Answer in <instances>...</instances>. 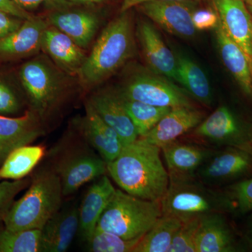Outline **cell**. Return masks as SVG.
I'll return each mask as SVG.
<instances>
[{"label":"cell","mask_w":252,"mask_h":252,"mask_svg":"<svg viewBox=\"0 0 252 252\" xmlns=\"http://www.w3.org/2000/svg\"><path fill=\"white\" fill-rule=\"evenodd\" d=\"M161 149L143 139L123 147L107 170L121 189L133 196L158 201L170 185L169 172L162 164Z\"/></svg>","instance_id":"obj_1"},{"label":"cell","mask_w":252,"mask_h":252,"mask_svg":"<svg viewBox=\"0 0 252 252\" xmlns=\"http://www.w3.org/2000/svg\"><path fill=\"white\" fill-rule=\"evenodd\" d=\"M135 41L132 21L127 11L113 20L102 32L78 73L87 88L98 85L133 56Z\"/></svg>","instance_id":"obj_2"},{"label":"cell","mask_w":252,"mask_h":252,"mask_svg":"<svg viewBox=\"0 0 252 252\" xmlns=\"http://www.w3.org/2000/svg\"><path fill=\"white\" fill-rule=\"evenodd\" d=\"M62 185L56 171L38 172L27 191L15 201L3 218L4 227L12 231L42 229L62 208Z\"/></svg>","instance_id":"obj_3"},{"label":"cell","mask_w":252,"mask_h":252,"mask_svg":"<svg viewBox=\"0 0 252 252\" xmlns=\"http://www.w3.org/2000/svg\"><path fill=\"white\" fill-rule=\"evenodd\" d=\"M162 215L159 200H144L117 189L96 228L125 240H140Z\"/></svg>","instance_id":"obj_4"},{"label":"cell","mask_w":252,"mask_h":252,"mask_svg":"<svg viewBox=\"0 0 252 252\" xmlns=\"http://www.w3.org/2000/svg\"><path fill=\"white\" fill-rule=\"evenodd\" d=\"M163 215L182 222L233 209L227 195L214 193L191 177H170L166 193L160 200Z\"/></svg>","instance_id":"obj_5"},{"label":"cell","mask_w":252,"mask_h":252,"mask_svg":"<svg viewBox=\"0 0 252 252\" xmlns=\"http://www.w3.org/2000/svg\"><path fill=\"white\" fill-rule=\"evenodd\" d=\"M65 73L44 56H36L21 66L20 79L32 107L41 119L57 106L66 88Z\"/></svg>","instance_id":"obj_6"},{"label":"cell","mask_w":252,"mask_h":252,"mask_svg":"<svg viewBox=\"0 0 252 252\" xmlns=\"http://www.w3.org/2000/svg\"><path fill=\"white\" fill-rule=\"evenodd\" d=\"M117 91L124 98L157 107H193L188 96L180 88L147 73L131 76Z\"/></svg>","instance_id":"obj_7"},{"label":"cell","mask_w":252,"mask_h":252,"mask_svg":"<svg viewBox=\"0 0 252 252\" xmlns=\"http://www.w3.org/2000/svg\"><path fill=\"white\" fill-rule=\"evenodd\" d=\"M201 138L252 154V129L240 122L226 106H220L196 127Z\"/></svg>","instance_id":"obj_8"},{"label":"cell","mask_w":252,"mask_h":252,"mask_svg":"<svg viewBox=\"0 0 252 252\" xmlns=\"http://www.w3.org/2000/svg\"><path fill=\"white\" fill-rule=\"evenodd\" d=\"M195 0L146 1L138 5L146 16L164 31L182 38L190 39L196 34L192 15L197 8Z\"/></svg>","instance_id":"obj_9"},{"label":"cell","mask_w":252,"mask_h":252,"mask_svg":"<svg viewBox=\"0 0 252 252\" xmlns=\"http://www.w3.org/2000/svg\"><path fill=\"white\" fill-rule=\"evenodd\" d=\"M61 179L64 196L72 195L83 185L104 175L107 162L99 156L80 152L61 160L56 170Z\"/></svg>","instance_id":"obj_10"},{"label":"cell","mask_w":252,"mask_h":252,"mask_svg":"<svg viewBox=\"0 0 252 252\" xmlns=\"http://www.w3.org/2000/svg\"><path fill=\"white\" fill-rule=\"evenodd\" d=\"M48 20L32 16L16 31L0 39V61H14L31 57L41 50Z\"/></svg>","instance_id":"obj_11"},{"label":"cell","mask_w":252,"mask_h":252,"mask_svg":"<svg viewBox=\"0 0 252 252\" xmlns=\"http://www.w3.org/2000/svg\"><path fill=\"white\" fill-rule=\"evenodd\" d=\"M230 39L246 56L252 67V16L243 0H210Z\"/></svg>","instance_id":"obj_12"},{"label":"cell","mask_w":252,"mask_h":252,"mask_svg":"<svg viewBox=\"0 0 252 252\" xmlns=\"http://www.w3.org/2000/svg\"><path fill=\"white\" fill-rule=\"evenodd\" d=\"M89 102L101 119L117 132L124 147L139 138L117 91H98L91 95Z\"/></svg>","instance_id":"obj_13"},{"label":"cell","mask_w":252,"mask_h":252,"mask_svg":"<svg viewBox=\"0 0 252 252\" xmlns=\"http://www.w3.org/2000/svg\"><path fill=\"white\" fill-rule=\"evenodd\" d=\"M44 132L41 119L32 110L18 117L0 115V165L12 151L32 143Z\"/></svg>","instance_id":"obj_14"},{"label":"cell","mask_w":252,"mask_h":252,"mask_svg":"<svg viewBox=\"0 0 252 252\" xmlns=\"http://www.w3.org/2000/svg\"><path fill=\"white\" fill-rule=\"evenodd\" d=\"M136 34L146 62L156 74L177 81L176 55L162 40L160 34L148 21L137 23Z\"/></svg>","instance_id":"obj_15"},{"label":"cell","mask_w":252,"mask_h":252,"mask_svg":"<svg viewBox=\"0 0 252 252\" xmlns=\"http://www.w3.org/2000/svg\"><path fill=\"white\" fill-rule=\"evenodd\" d=\"M203 114L193 107L172 109L147 135L141 138L161 149L196 127L203 122Z\"/></svg>","instance_id":"obj_16"},{"label":"cell","mask_w":252,"mask_h":252,"mask_svg":"<svg viewBox=\"0 0 252 252\" xmlns=\"http://www.w3.org/2000/svg\"><path fill=\"white\" fill-rule=\"evenodd\" d=\"M116 190L110 179L104 175L88 189L79 207V231L84 241H89L94 234L99 218Z\"/></svg>","instance_id":"obj_17"},{"label":"cell","mask_w":252,"mask_h":252,"mask_svg":"<svg viewBox=\"0 0 252 252\" xmlns=\"http://www.w3.org/2000/svg\"><path fill=\"white\" fill-rule=\"evenodd\" d=\"M200 171L203 180L212 183L235 180L252 172V154L228 147L205 162Z\"/></svg>","instance_id":"obj_18"},{"label":"cell","mask_w":252,"mask_h":252,"mask_svg":"<svg viewBox=\"0 0 252 252\" xmlns=\"http://www.w3.org/2000/svg\"><path fill=\"white\" fill-rule=\"evenodd\" d=\"M41 50L66 74H78L87 58L84 49L51 26L44 32Z\"/></svg>","instance_id":"obj_19"},{"label":"cell","mask_w":252,"mask_h":252,"mask_svg":"<svg viewBox=\"0 0 252 252\" xmlns=\"http://www.w3.org/2000/svg\"><path fill=\"white\" fill-rule=\"evenodd\" d=\"M47 20L50 26L67 34L84 49L90 45L99 27L97 15L86 10H56Z\"/></svg>","instance_id":"obj_20"},{"label":"cell","mask_w":252,"mask_h":252,"mask_svg":"<svg viewBox=\"0 0 252 252\" xmlns=\"http://www.w3.org/2000/svg\"><path fill=\"white\" fill-rule=\"evenodd\" d=\"M85 116L81 123V130L84 138L97 151L99 157L108 163L122 152L120 137L110 126L107 125L88 101Z\"/></svg>","instance_id":"obj_21"},{"label":"cell","mask_w":252,"mask_h":252,"mask_svg":"<svg viewBox=\"0 0 252 252\" xmlns=\"http://www.w3.org/2000/svg\"><path fill=\"white\" fill-rule=\"evenodd\" d=\"M79 229V207L61 208L41 229L43 252L67 251Z\"/></svg>","instance_id":"obj_22"},{"label":"cell","mask_w":252,"mask_h":252,"mask_svg":"<svg viewBox=\"0 0 252 252\" xmlns=\"http://www.w3.org/2000/svg\"><path fill=\"white\" fill-rule=\"evenodd\" d=\"M238 245L233 231L220 213H212L200 217L195 252H233Z\"/></svg>","instance_id":"obj_23"},{"label":"cell","mask_w":252,"mask_h":252,"mask_svg":"<svg viewBox=\"0 0 252 252\" xmlns=\"http://www.w3.org/2000/svg\"><path fill=\"white\" fill-rule=\"evenodd\" d=\"M215 31L217 46L223 64L243 92L252 97V67L248 56L227 34L220 20Z\"/></svg>","instance_id":"obj_24"},{"label":"cell","mask_w":252,"mask_h":252,"mask_svg":"<svg viewBox=\"0 0 252 252\" xmlns=\"http://www.w3.org/2000/svg\"><path fill=\"white\" fill-rule=\"evenodd\" d=\"M161 150L170 177H191L210 156L207 149L177 140L164 146Z\"/></svg>","instance_id":"obj_25"},{"label":"cell","mask_w":252,"mask_h":252,"mask_svg":"<svg viewBox=\"0 0 252 252\" xmlns=\"http://www.w3.org/2000/svg\"><path fill=\"white\" fill-rule=\"evenodd\" d=\"M45 155L41 145H24L14 149L0 165V180L26 178Z\"/></svg>","instance_id":"obj_26"},{"label":"cell","mask_w":252,"mask_h":252,"mask_svg":"<svg viewBox=\"0 0 252 252\" xmlns=\"http://www.w3.org/2000/svg\"><path fill=\"white\" fill-rule=\"evenodd\" d=\"M177 64V82L200 102L210 104L212 92L206 74L198 64L180 53H175Z\"/></svg>","instance_id":"obj_27"},{"label":"cell","mask_w":252,"mask_h":252,"mask_svg":"<svg viewBox=\"0 0 252 252\" xmlns=\"http://www.w3.org/2000/svg\"><path fill=\"white\" fill-rule=\"evenodd\" d=\"M182 223L177 217L162 214L132 252H169L174 236Z\"/></svg>","instance_id":"obj_28"},{"label":"cell","mask_w":252,"mask_h":252,"mask_svg":"<svg viewBox=\"0 0 252 252\" xmlns=\"http://www.w3.org/2000/svg\"><path fill=\"white\" fill-rule=\"evenodd\" d=\"M121 97L140 137L147 135L172 109L170 107H157L139 101L126 99L122 95Z\"/></svg>","instance_id":"obj_29"},{"label":"cell","mask_w":252,"mask_h":252,"mask_svg":"<svg viewBox=\"0 0 252 252\" xmlns=\"http://www.w3.org/2000/svg\"><path fill=\"white\" fill-rule=\"evenodd\" d=\"M0 252H43L41 230L12 231L0 228Z\"/></svg>","instance_id":"obj_30"},{"label":"cell","mask_w":252,"mask_h":252,"mask_svg":"<svg viewBox=\"0 0 252 252\" xmlns=\"http://www.w3.org/2000/svg\"><path fill=\"white\" fill-rule=\"evenodd\" d=\"M140 240H125L114 233L96 228L86 243L89 252H132Z\"/></svg>","instance_id":"obj_31"},{"label":"cell","mask_w":252,"mask_h":252,"mask_svg":"<svg viewBox=\"0 0 252 252\" xmlns=\"http://www.w3.org/2000/svg\"><path fill=\"white\" fill-rule=\"evenodd\" d=\"M200 218L183 222L177 230L169 252H195V239Z\"/></svg>","instance_id":"obj_32"},{"label":"cell","mask_w":252,"mask_h":252,"mask_svg":"<svg viewBox=\"0 0 252 252\" xmlns=\"http://www.w3.org/2000/svg\"><path fill=\"white\" fill-rule=\"evenodd\" d=\"M231 201L233 209L242 213L252 210V178L242 181L232 186L227 195Z\"/></svg>","instance_id":"obj_33"},{"label":"cell","mask_w":252,"mask_h":252,"mask_svg":"<svg viewBox=\"0 0 252 252\" xmlns=\"http://www.w3.org/2000/svg\"><path fill=\"white\" fill-rule=\"evenodd\" d=\"M30 178L0 182V220H2L14 203L15 197L31 184Z\"/></svg>","instance_id":"obj_34"},{"label":"cell","mask_w":252,"mask_h":252,"mask_svg":"<svg viewBox=\"0 0 252 252\" xmlns=\"http://www.w3.org/2000/svg\"><path fill=\"white\" fill-rule=\"evenodd\" d=\"M20 102L9 84L0 79V115H9L20 110Z\"/></svg>","instance_id":"obj_35"},{"label":"cell","mask_w":252,"mask_h":252,"mask_svg":"<svg viewBox=\"0 0 252 252\" xmlns=\"http://www.w3.org/2000/svg\"><path fill=\"white\" fill-rule=\"evenodd\" d=\"M193 26L197 31L215 30L220 23V17L213 7L207 9H195L192 15Z\"/></svg>","instance_id":"obj_36"},{"label":"cell","mask_w":252,"mask_h":252,"mask_svg":"<svg viewBox=\"0 0 252 252\" xmlns=\"http://www.w3.org/2000/svg\"><path fill=\"white\" fill-rule=\"evenodd\" d=\"M24 21L0 9V39L16 31Z\"/></svg>","instance_id":"obj_37"},{"label":"cell","mask_w":252,"mask_h":252,"mask_svg":"<svg viewBox=\"0 0 252 252\" xmlns=\"http://www.w3.org/2000/svg\"><path fill=\"white\" fill-rule=\"evenodd\" d=\"M20 7L26 11H32L39 8L41 5L52 4L55 6H62L67 4V0H13Z\"/></svg>","instance_id":"obj_38"},{"label":"cell","mask_w":252,"mask_h":252,"mask_svg":"<svg viewBox=\"0 0 252 252\" xmlns=\"http://www.w3.org/2000/svg\"><path fill=\"white\" fill-rule=\"evenodd\" d=\"M0 9L21 19L26 20L32 15L20 7L13 0H0Z\"/></svg>","instance_id":"obj_39"},{"label":"cell","mask_w":252,"mask_h":252,"mask_svg":"<svg viewBox=\"0 0 252 252\" xmlns=\"http://www.w3.org/2000/svg\"><path fill=\"white\" fill-rule=\"evenodd\" d=\"M149 1H155V0H123L121 10L122 12L127 11L131 8L135 7L142 3ZM158 1H185V0H158ZM195 1H198V0H195Z\"/></svg>","instance_id":"obj_40"},{"label":"cell","mask_w":252,"mask_h":252,"mask_svg":"<svg viewBox=\"0 0 252 252\" xmlns=\"http://www.w3.org/2000/svg\"><path fill=\"white\" fill-rule=\"evenodd\" d=\"M67 1L68 2L74 3V4H92L104 2L108 0H67Z\"/></svg>","instance_id":"obj_41"},{"label":"cell","mask_w":252,"mask_h":252,"mask_svg":"<svg viewBox=\"0 0 252 252\" xmlns=\"http://www.w3.org/2000/svg\"><path fill=\"white\" fill-rule=\"evenodd\" d=\"M248 238L250 243H251L252 245V220H251V222H250V225H249Z\"/></svg>","instance_id":"obj_42"},{"label":"cell","mask_w":252,"mask_h":252,"mask_svg":"<svg viewBox=\"0 0 252 252\" xmlns=\"http://www.w3.org/2000/svg\"><path fill=\"white\" fill-rule=\"evenodd\" d=\"M243 1L248 6L249 10L252 12V0H243Z\"/></svg>","instance_id":"obj_43"},{"label":"cell","mask_w":252,"mask_h":252,"mask_svg":"<svg viewBox=\"0 0 252 252\" xmlns=\"http://www.w3.org/2000/svg\"><path fill=\"white\" fill-rule=\"evenodd\" d=\"M250 12H251V11H250ZM251 14H252V12H251Z\"/></svg>","instance_id":"obj_44"}]
</instances>
